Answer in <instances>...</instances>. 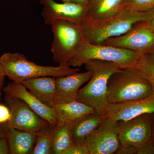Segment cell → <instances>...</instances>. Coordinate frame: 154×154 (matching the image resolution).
I'll use <instances>...</instances> for the list:
<instances>
[{"instance_id": "obj_4", "label": "cell", "mask_w": 154, "mask_h": 154, "mask_svg": "<svg viewBox=\"0 0 154 154\" xmlns=\"http://www.w3.org/2000/svg\"><path fill=\"white\" fill-rule=\"evenodd\" d=\"M4 73L13 82L22 83L38 77L63 76L78 72L79 68L69 66H42L30 61L24 54L6 53L0 57Z\"/></svg>"}, {"instance_id": "obj_17", "label": "cell", "mask_w": 154, "mask_h": 154, "mask_svg": "<svg viewBox=\"0 0 154 154\" xmlns=\"http://www.w3.org/2000/svg\"><path fill=\"white\" fill-rule=\"evenodd\" d=\"M37 134L9 127L8 139L10 154H32Z\"/></svg>"}, {"instance_id": "obj_5", "label": "cell", "mask_w": 154, "mask_h": 154, "mask_svg": "<svg viewBox=\"0 0 154 154\" xmlns=\"http://www.w3.org/2000/svg\"><path fill=\"white\" fill-rule=\"evenodd\" d=\"M140 56L136 53L102 44H94L84 40L70 59L68 66H82L91 60H100L114 63L121 69L133 67Z\"/></svg>"}, {"instance_id": "obj_18", "label": "cell", "mask_w": 154, "mask_h": 154, "mask_svg": "<svg viewBox=\"0 0 154 154\" xmlns=\"http://www.w3.org/2000/svg\"><path fill=\"white\" fill-rule=\"evenodd\" d=\"M126 0H92L86 6L84 20H99L108 17L122 9Z\"/></svg>"}, {"instance_id": "obj_2", "label": "cell", "mask_w": 154, "mask_h": 154, "mask_svg": "<svg viewBox=\"0 0 154 154\" xmlns=\"http://www.w3.org/2000/svg\"><path fill=\"white\" fill-rule=\"evenodd\" d=\"M85 65L93 75L87 85L79 90L76 100L91 106L101 115H107L110 104L107 93L108 80L121 68L114 63L100 60H90Z\"/></svg>"}, {"instance_id": "obj_31", "label": "cell", "mask_w": 154, "mask_h": 154, "mask_svg": "<svg viewBox=\"0 0 154 154\" xmlns=\"http://www.w3.org/2000/svg\"><path fill=\"white\" fill-rule=\"evenodd\" d=\"M91 1L92 0H71L72 2L84 6H87Z\"/></svg>"}, {"instance_id": "obj_29", "label": "cell", "mask_w": 154, "mask_h": 154, "mask_svg": "<svg viewBox=\"0 0 154 154\" xmlns=\"http://www.w3.org/2000/svg\"><path fill=\"white\" fill-rule=\"evenodd\" d=\"M9 128L8 122L0 124V139L8 136Z\"/></svg>"}, {"instance_id": "obj_22", "label": "cell", "mask_w": 154, "mask_h": 154, "mask_svg": "<svg viewBox=\"0 0 154 154\" xmlns=\"http://www.w3.org/2000/svg\"><path fill=\"white\" fill-rule=\"evenodd\" d=\"M134 67L148 80L154 94V53L140 56Z\"/></svg>"}, {"instance_id": "obj_20", "label": "cell", "mask_w": 154, "mask_h": 154, "mask_svg": "<svg viewBox=\"0 0 154 154\" xmlns=\"http://www.w3.org/2000/svg\"><path fill=\"white\" fill-rule=\"evenodd\" d=\"M72 123L58 122L52 139L51 154H63L73 144L71 127Z\"/></svg>"}, {"instance_id": "obj_11", "label": "cell", "mask_w": 154, "mask_h": 154, "mask_svg": "<svg viewBox=\"0 0 154 154\" xmlns=\"http://www.w3.org/2000/svg\"><path fill=\"white\" fill-rule=\"evenodd\" d=\"M43 6L42 16L47 25L54 21L63 20L80 24L85 18L86 6L72 2H56L53 0H40Z\"/></svg>"}, {"instance_id": "obj_23", "label": "cell", "mask_w": 154, "mask_h": 154, "mask_svg": "<svg viewBox=\"0 0 154 154\" xmlns=\"http://www.w3.org/2000/svg\"><path fill=\"white\" fill-rule=\"evenodd\" d=\"M122 8L139 11H154V0H126Z\"/></svg>"}, {"instance_id": "obj_19", "label": "cell", "mask_w": 154, "mask_h": 154, "mask_svg": "<svg viewBox=\"0 0 154 154\" xmlns=\"http://www.w3.org/2000/svg\"><path fill=\"white\" fill-rule=\"evenodd\" d=\"M54 107L58 122L72 123L84 116L96 112L91 106L77 100L56 105Z\"/></svg>"}, {"instance_id": "obj_32", "label": "cell", "mask_w": 154, "mask_h": 154, "mask_svg": "<svg viewBox=\"0 0 154 154\" xmlns=\"http://www.w3.org/2000/svg\"><path fill=\"white\" fill-rule=\"evenodd\" d=\"M149 22L151 27L154 30V11H153V14L152 17V19H150V20L149 21Z\"/></svg>"}, {"instance_id": "obj_15", "label": "cell", "mask_w": 154, "mask_h": 154, "mask_svg": "<svg viewBox=\"0 0 154 154\" xmlns=\"http://www.w3.org/2000/svg\"><path fill=\"white\" fill-rule=\"evenodd\" d=\"M26 89L44 105L51 107L55 106L56 78L38 77L23 81Z\"/></svg>"}, {"instance_id": "obj_14", "label": "cell", "mask_w": 154, "mask_h": 154, "mask_svg": "<svg viewBox=\"0 0 154 154\" xmlns=\"http://www.w3.org/2000/svg\"><path fill=\"white\" fill-rule=\"evenodd\" d=\"M154 113V94L138 100L110 104L107 115L116 121H126L146 113Z\"/></svg>"}, {"instance_id": "obj_34", "label": "cell", "mask_w": 154, "mask_h": 154, "mask_svg": "<svg viewBox=\"0 0 154 154\" xmlns=\"http://www.w3.org/2000/svg\"><path fill=\"white\" fill-rule=\"evenodd\" d=\"M63 2H72L71 0H61Z\"/></svg>"}, {"instance_id": "obj_1", "label": "cell", "mask_w": 154, "mask_h": 154, "mask_svg": "<svg viewBox=\"0 0 154 154\" xmlns=\"http://www.w3.org/2000/svg\"><path fill=\"white\" fill-rule=\"evenodd\" d=\"M153 11H139L122 8L99 20H84L80 23L84 38L94 44H102L107 39L121 36L138 23L149 21Z\"/></svg>"}, {"instance_id": "obj_27", "label": "cell", "mask_w": 154, "mask_h": 154, "mask_svg": "<svg viewBox=\"0 0 154 154\" xmlns=\"http://www.w3.org/2000/svg\"><path fill=\"white\" fill-rule=\"evenodd\" d=\"M115 154H137V148L129 145L120 144Z\"/></svg>"}, {"instance_id": "obj_13", "label": "cell", "mask_w": 154, "mask_h": 154, "mask_svg": "<svg viewBox=\"0 0 154 154\" xmlns=\"http://www.w3.org/2000/svg\"><path fill=\"white\" fill-rule=\"evenodd\" d=\"M78 72L56 78L55 106L76 101L80 87L93 75L91 70Z\"/></svg>"}, {"instance_id": "obj_30", "label": "cell", "mask_w": 154, "mask_h": 154, "mask_svg": "<svg viewBox=\"0 0 154 154\" xmlns=\"http://www.w3.org/2000/svg\"><path fill=\"white\" fill-rule=\"evenodd\" d=\"M5 77L4 73V70H3L2 65L0 60V88H3V86L4 85L5 78Z\"/></svg>"}, {"instance_id": "obj_21", "label": "cell", "mask_w": 154, "mask_h": 154, "mask_svg": "<svg viewBox=\"0 0 154 154\" xmlns=\"http://www.w3.org/2000/svg\"><path fill=\"white\" fill-rule=\"evenodd\" d=\"M55 126L50 125L38 133L31 154H51L52 139Z\"/></svg>"}, {"instance_id": "obj_26", "label": "cell", "mask_w": 154, "mask_h": 154, "mask_svg": "<svg viewBox=\"0 0 154 154\" xmlns=\"http://www.w3.org/2000/svg\"><path fill=\"white\" fill-rule=\"evenodd\" d=\"M11 117V110L9 107L0 104V124L8 122Z\"/></svg>"}, {"instance_id": "obj_6", "label": "cell", "mask_w": 154, "mask_h": 154, "mask_svg": "<svg viewBox=\"0 0 154 154\" xmlns=\"http://www.w3.org/2000/svg\"><path fill=\"white\" fill-rule=\"evenodd\" d=\"M54 34L51 51L54 60L59 65L67 63L84 40L80 24L63 20L54 21L50 25Z\"/></svg>"}, {"instance_id": "obj_28", "label": "cell", "mask_w": 154, "mask_h": 154, "mask_svg": "<svg viewBox=\"0 0 154 154\" xmlns=\"http://www.w3.org/2000/svg\"><path fill=\"white\" fill-rule=\"evenodd\" d=\"M10 154L8 136L0 139V154Z\"/></svg>"}, {"instance_id": "obj_24", "label": "cell", "mask_w": 154, "mask_h": 154, "mask_svg": "<svg viewBox=\"0 0 154 154\" xmlns=\"http://www.w3.org/2000/svg\"><path fill=\"white\" fill-rule=\"evenodd\" d=\"M63 154H90L87 144H73Z\"/></svg>"}, {"instance_id": "obj_35", "label": "cell", "mask_w": 154, "mask_h": 154, "mask_svg": "<svg viewBox=\"0 0 154 154\" xmlns=\"http://www.w3.org/2000/svg\"><path fill=\"white\" fill-rule=\"evenodd\" d=\"M2 88H0V99H1V95H2Z\"/></svg>"}, {"instance_id": "obj_9", "label": "cell", "mask_w": 154, "mask_h": 154, "mask_svg": "<svg viewBox=\"0 0 154 154\" xmlns=\"http://www.w3.org/2000/svg\"><path fill=\"white\" fill-rule=\"evenodd\" d=\"M119 121L108 115L88 135L86 144L90 154H115L120 145Z\"/></svg>"}, {"instance_id": "obj_25", "label": "cell", "mask_w": 154, "mask_h": 154, "mask_svg": "<svg viewBox=\"0 0 154 154\" xmlns=\"http://www.w3.org/2000/svg\"><path fill=\"white\" fill-rule=\"evenodd\" d=\"M137 154H154V142L152 139L137 149Z\"/></svg>"}, {"instance_id": "obj_12", "label": "cell", "mask_w": 154, "mask_h": 154, "mask_svg": "<svg viewBox=\"0 0 154 154\" xmlns=\"http://www.w3.org/2000/svg\"><path fill=\"white\" fill-rule=\"evenodd\" d=\"M5 94L22 99L41 118L52 126L58 123L54 107L46 106L32 95L22 83L13 82L3 89Z\"/></svg>"}, {"instance_id": "obj_16", "label": "cell", "mask_w": 154, "mask_h": 154, "mask_svg": "<svg viewBox=\"0 0 154 154\" xmlns=\"http://www.w3.org/2000/svg\"><path fill=\"white\" fill-rule=\"evenodd\" d=\"M107 116L95 112L84 116L72 123L71 131L73 143L86 144L88 135L99 126Z\"/></svg>"}, {"instance_id": "obj_3", "label": "cell", "mask_w": 154, "mask_h": 154, "mask_svg": "<svg viewBox=\"0 0 154 154\" xmlns=\"http://www.w3.org/2000/svg\"><path fill=\"white\" fill-rule=\"evenodd\" d=\"M110 104L143 99L154 94L148 80L135 67L121 69L111 75L107 83Z\"/></svg>"}, {"instance_id": "obj_10", "label": "cell", "mask_w": 154, "mask_h": 154, "mask_svg": "<svg viewBox=\"0 0 154 154\" xmlns=\"http://www.w3.org/2000/svg\"><path fill=\"white\" fill-rule=\"evenodd\" d=\"M154 113H146L126 121H119L120 144L129 145L137 149L151 140Z\"/></svg>"}, {"instance_id": "obj_8", "label": "cell", "mask_w": 154, "mask_h": 154, "mask_svg": "<svg viewBox=\"0 0 154 154\" xmlns=\"http://www.w3.org/2000/svg\"><path fill=\"white\" fill-rule=\"evenodd\" d=\"M5 99L11 110L9 127L38 133L51 125L36 114L22 99L6 94Z\"/></svg>"}, {"instance_id": "obj_33", "label": "cell", "mask_w": 154, "mask_h": 154, "mask_svg": "<svg viewBox=\"0 0 154 154\" xmlns=\"http://www.w3.org/2000/svg\"><path fill=\"white\" fill-rule=\"evenodd\" d=\"M152 139L153 140L154 142V113L153 118L152 136Z\"/></svg>"}, {"instance_id": "obj_7", "label": "cell", "mask_w": 154, "mask_h": 154, "mask_svg": "<svg viewBox=\"0 0 154 154\" xmlns=\"http://www.w3.org/2000/svg\"><path fill=\"white\" fill-rule=\"evenodd\" d=\"M102 44L131 51L140 56L154 53V30L149 21L138 22L123 35L107 39Z\"/></svg>"}]
</instances>
